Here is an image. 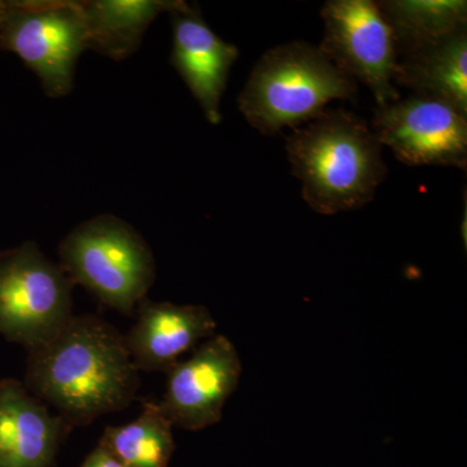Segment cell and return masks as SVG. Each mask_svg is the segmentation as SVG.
Instances as JSON below:
<instances>
[{"instance_id":"obj_1","label":"cell","mask_w":467,"mask_h":467,"mask_svg":"<svg viewBox=\"0 0 467 467\" xmlns=\"http://www.w3.org/2000/svg\"><path fill=\"white\" fill-rule=\"evenodd\" d=\"M27 352L24 386L72 429L124 410L140 391L124 335L98 316H72Z\"/></svg>"},{"instance_id":"obj_2","label":"cell","mask_w":467,"mask_h":467,"mask_svg":"<svg viewBox=\"0 0 467 467\" xmlns=\"http://www.w3.org/2000/svg\"><path fill=\"white\" fill-rule=\"evenodd\" d=\"M382 150L370 126L344 109L325 110L285 140L304 201L325 216L373 202L387 175Z\"/></svg>"},{"instance_id":"obj_3","label":"cell","mask_w":467,"mask_h":467,"mask_svg":"<svg viewBox=\"0 0 467 467\" xmlns=\"http://www.w3.org/2000/svg\"><path fill=\"white\" fill-rule=\"evenodd\" d=\"M358 88L318 46L290 42L270 48L254 64L238 107L252 128L273 135L312 121L330 101L352 99Z\"/></svg>"},{"instance_id":"obj_4","label":"cell","mask_w":467,"mask_h":467,"mask_svg":"<svg viewBox=\"0 0 467 467\" xmlns=\"http://www.w3.org/2000/svg\"><path fill=\"white\" fill-rule=\"evenodd\" d=\"M61 269L73 285L90 291L109 308L131 316L156 279L149 243L130 223L99 214L79 223L58 247Z\"/></svg>"},{"instance_id":"obj_5","label":"cell","mask_w":467,"mask_h":467,"mask_svg":"<svg viewBox=\"0 0 467 467\" xmlns=\"http://www.w3.org/2000/svg\"><path fill=\"white\" fill-rule=\"evenodd\" d=\"M0 50L14 52L52 99L73 90L77 61L88 50L78 0H0Z\"/></svg>"},{"instance_id":"obj_6","label":"cell","mask_w":467,"mask_h":467,"mask_svg":"<svg viewBox=\"0 0 467 467\" xmlns=\"http://www.w3.org/2000/svg\"><path fill=\"white\" fill-rule=\"evenodd\" d=\"M72 287L36 243L0 252V334L27 350L39 346L72 317Z\"/></svg>"},{"instance_id":"obj_7","label":"cell","mask_w":467,"mask_h":467,"mask_svg":"<svg viewBox=\"0 0 467 467\" xmlns=\"http://www.w3.org/2000/svg\"><path fill=\"white\" fill-rule=\"evenodd\" d=\"M326 57L373 92L378 107L400 99L395 86L398 47L391 27L373 0H328L321 9Z\"/></svg>"},{"instance_id":"obj_8","label":"cell","mask_w":467,"mask_h":467,"mask_svg":"<svg viewBox=\"0 0 467 467\" xmlns=\"http://www.w3.org/2000/svg\"><path fill=\"white\" fill-rule=\"evenodd\" d=\"M371 130L409 167L466 169L467 116L434 98L413 94L378 107Z\"/></svg>"},{"instance_id":"obj_9","label":"cell","mask_w":467,"mask_h":467,"mask_svg":"<svg viewBox=\"0 0 467 467\" xmlns=\"http://www.w3.org/2000/svg\"><path fill=\"white\" fill-rule=\"evenodd\" d=\"M241 374L235 346L223 335H214L192 358L168 368L167 389L159 407L173 426L189 431L207 429L220 422Z\"/></svg>"},{"instance_id":"obj_10","label":"cell","mask_w":467,"mask_h":467,"mask_svg":"<svg viewBox=\"0 0 467 467\" xmlns=\"http://www.w3.org/2000/svg\"><path fill=\"white\" fill-rule=\"evenodd\" d=\"M173 29L171 64L198 101L209 124L223 121L221 100L238 60L235 45L223 41L205 23L201 8L180 0L169 12Z\"/></svg>"},{"instance_id":"obj_11","label":"cell","mask_w":467,"mask_h":467,"mask_svg":"<svg viewBox=\"0 0 467 467\" xmlns=\"http://www.w3.org/2000/svg\"><path fill=\"white\" fill-rule=\"evenodd\" d=\"M135 312L137 321L125 335V343L138 371L167 373L183 353L216 335V321L202 306L155 303L144 297Z\"/></svg>"},{"instance_id":"obj_12","label":"cell","mask_w":467,"mask_h":467,"mask_svg":"<svg viewBox=\"0 0 467 467\" xmlns=\"http://www.w3.org/2000/svg\"><path fill=\"white\" fill-rule=\"evenodd\" d=\"M70 430L24 383L0 380V467H54Z\"/></svg>"},{"instance_id":"obj_13","label":"cell","mask_w":467,"mask_h":467,"mask_svg":"<svg viewBox=\"0 0 467 467\" xmlns=\"http://www.w3.org/2000/svg\"><path fill=\"white\" fill-rule=\"evenodd\" d=\"M395 86L444 101L467 116V27L402 55Z\"/></svg>"},{"instance_id":"obj_14","label":"cell","mask_w":467,"mask_h":467,"mask_svg":"<svg viewBox=\"0 0 467 467\" xmlns=\"http://www.w3.org/2000/svg\"><path fill=\"white\" fill-rule=\"evenodd\" d=\"M180 0H86L81 3L88 50L125 60L140 48L144 34L160 14L173 11Z\"/></svg>"},{"instance_id":"obj_15","label":"cell","mask_w":467,"mask_h":467,"mask_svg":"<svg viewBox=\"0 0 467 467\" xmlns=\"http://www.w3.org/2000/svg\"><path fill=\"white\" fill-rule=\"evenodd\" d=\"M377 5L392 29L399 55L467 27L465 0H383Z\"/></svg>"},{"instance_id":"obj_16","label":"cell","mask_w":467,"mask_h":467,"mask_svg":"<svg viewBox=\"0 0 467 467\" xmlns=\"http://www.w3.org/2000/svg\"><path fill=\"white\" fill-rule=\"evenodd\" d=\"M173 427L158 402L146 400L133 422L106 427L99 444L126 467H169L175 450Z\"/></svg>"},{"instance_id":"obj_17","label":"cell","mask_w":467,"mask_h":467,"mask_svg":"<svg viewBox=\"0 0 467 467\" xmlns=\"http://www.w3.org/2000/svg\"><path fill=\"white\" fill-rule=\"evenodd\" d=\"M81 467H126L113 456L103 445L98 444L97 448L86 457Z\"/></svg>"}]
</instances>
